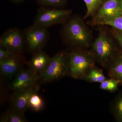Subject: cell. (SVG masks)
<instances>
[{
	"mask_svg": "<svg viewBox=\"0 0 122 122\" xmlns=\"http://www.w3.org/2000/svg\"><path fill=\"white\" fill-rule=\"evenodd\" d=\"M63 34L66 42L73 46L86 48L91 41L90 30L80 17L74 16L67 21L63 28Z\"/></svg>",
	"mask_w": 122,
	"mask_h": 122,
	"instance_id": "1",
	"label": "cell"
},
{
	"mask_svg": "<svg viewBox=\"0 0 122 122\" xmlns=\"http://www.w3.org/2000/svg\"><path fill=\"white\" fill-rule=\"evenodd\" d=\"M93 54L79 49L69 53L68 75L75 79H83L87 72L95 67Z\"/></svg>",
	"mask_w": 122,
	"mask_h": 122,
	"instance_id": "2",
	"label": "cell"
},
{
	"mask_svg": "<svg viewBox=\"0 0 122 122\" xmlns=\"http://www.w3.org/2000/svg\"><path fill=\"white\" fill-rule=\"evenodd\" d=\"M69 54L61 51L51 58L46 68L38 75L39 83H49L68 75Z\"/></svg>",
	"mask_w": 122,
	"mask_h": 122,
	"instance_id": "3",
	"label": "cell"
},
{
	"mask_svg": "<svg viewBox=\"0 0 122 122\" xmlns=\"http://www.w3.org/2000/svg\"><path fill=\"white\" fill-rule=\"evenodd\" d=\"M93 55L103 67L109 66L115 59V48L111 38L105 31L101 30L92 46Z\"/></svg>",
	"mask_w": 122,
	"mask_h": 122,
	"instance_id": "4",
	"label": "cell"
},
{
	"mask_svg": "<svg viewBox=\"0 0 122 122\" xmlns=\"http://www.w3.org/2000/svg\"><path fill=\"white\" fill-rule=\"evenodd\" d=\"M72 13L70 10L49 9L42 7L38 11L34 24L47 29L66 22L70 18Z\"/></svg>",
	"mask_w": 122,
	"mask_h": 122,
	"instance_id": "5",
	"label": "cell"
},
{
	"mask_svg": "<svg viewBox=\"0 0 122 122\" xmlns=\"http://www.w3.org/2000/svg\"><path fill=\"white\" fill-rule=\"evenodd\" d=\"M25 45L33 53L42 50L49 37L46 29L34 24L26 28L23 32Z\"/></svg>",
	"mask_w": 122,
	"mask_h": 122,
	"instance_id": "6",
	"label": "cell"
},
{
	"mask_svg": "<svg viewBox=\"0 0 122 122\" xmlns=\"http://www.w3.org/2000/svg\"><path fill=\"white\" fill-rule=\"evenodd\" d=\"M121 15L120 0H105L93 16V23L95 25H102Z\"/></svg>",
	"mask_w": 122,
	"mask_h": 122,
	"instance_id": "7",
	"label": "cell"
},
{
	"mask_svg": "<svg viewBox=\"0 0 122 122\" xmlns=\"http://www.w3.org/2000/svg\"><path fill=\"white\" fill-rule=\"evenodd\" d=\"M25 46L23 33L17 28L10 29L0 38V46L15 53H22Z\"/></svg>",
	"mask_w": 122,
	"mask_h": 122,
	"instance_id": "8",
	"label": "cell"
},
{
	"mask_svg": "<svg viewBox=\"0 0 122 122\" xmlns=\"http://www.w3.org/2000/svg\"><path fill=\"white\" fill-rule=\"evenodd\" d=\"M40 84L38 83L32 87L14 91L11 97V107L25 114L29 109L30 96L38 92Z\"/></svg>",
	"mask_w": 122,
	"mask_h": 122,
	"instance_id": "9",
	"label": "cell"
},
{
	"mask_svg": "<svg viewBox=\"0 0 122 122\" xmlns=\"http://www.w3.org/2000/svg\"><path fill=\"white\" fill-rule=\"evenodd\" d=\"M26 60L22 53H17L0 61V72L2 76L12 79L24 68Z\"/></svg>",
	"mask_w": 122,
	"mask_h": 122,
	"instance_id": "10",
	"label": "cell"
},
{
	"mask_svg": "<svg viewBox=\"0 0 122 122\" xmlns=\"http://www.w3.org/2000/svg\"><path fill=\"white\" fill-rule=\"evenodd\" d=\"M13 79L10 88L14 91L26 89L40 83L38 75L29 68H22Z\"/></svg>",
	"mask_w": 122,
	"mask_h": 122,
	"instance_id": "11",
	"label": "cell"
},
{
	"mask_svg": "<svg viewBox=\"0 0 122 122\" xmlns=\"http://www.w3.org/2000/svg\"><path fill=\"white\" fill-rule=\"evenodd\" d=\"M51 58L42 50L35 52L27 62L28 67L38 76L46 68Z\"/></svg>",
	"mask_w": 122,
	"mask_h": 122,
	"instance_id": "12",
	"label": "cell"
},
{
	"mask_svg": "<svg viewBox=\"0 0 122 122\" xmlns=\"http://www.w3.org/2000/svg\"><path fill=\"white\" fill-rule=\"evenodd\" d=\"M24 114L11 107L1 116L0 121L4 122H27Z\"/></svg>",
	"mask_w": 122,
	"mask_h": 122,
	"instance_id": "13",
	"label": "cell"
},
{
	"mask_svg": "<svg viewBox=\"0 0 122 122\" xmlns=\"http://www.w3.org/2000/svg\"><path fill=\"white\" fill-rule=\"evenodd\" d=\"M109 66V76L122 84V57L116 58Z\"/></svg>",
	"mask_w": 122,
	"mask_h": 122,
	"instance_id": "14",
	"label": "cell"
},
{
	"mask_svg": "<svg viewBox=\"0 0 122 122\" xmlns=\"http://www.w3.org/2000/svg\"><path fill=\"white\" fill-rule=\"evenodd\" d=\"M106 79L102 70L94 67L89 71L83 79L90 82L101 83Z\"/></svg>",
	"mask_w": 122,
	"mask_h": 122,
	"instance_id": "15",
	"label": "cell"
},
{
	"mask_svg": "<svg viewBox=\"0 0 122 122\" xmlns=\"http://www.w3.org/2000/svg\"><path fill=\"white\" fill-rule=\"evenodd\" d=\"M105 0H83L86 7V12L84 18L93 16L102 5Z\"/></svg>",
	"mask_w": 122,
	"mask_h": 122,
	"instance_id": "16",
	"label": "cell"
},
{
	"mask_svg": "<svg viewBox=\"0 0 122 122\" xmlns=\"http://www.w3.org/2000/svg\"><path fill=\"white\" fill-rule=\"evenodd\" d=\"M44 102L42 98L37 94V92L33 94L30 98L29 108L33 111L39 112L44 108Z\"/></svg>",
	"mask_w": 122,
	"mask_h": 122,
	"instance_id": "17",
	"label": "cell"
},
{
	"mask_svg": "<svg viewBox=\"0 0 122 122\" xmlns=\"http://www.w3.org/2000/svg\"><path fill=\"white\" fill-rule=\"evenodd\" d=\"M119 84H120V82L118 80L112 78L107 79L100 83V88L101 89L113 92L118 89Z\"/></svg>",
	"mask_w": 122,
	"mask_h": 122,
	"instance_id": "18",
	"label": "cell"
},
{
	"mask_svg": "<svg viewBox=\"0 0 122 122\" xmlns=\"http://www.w3.org/2000/svg\"><path fill=\"white\" fill-rule=\"evenodd\" d=\"M113 112L116 121L122 122V94L117 98L115 102Z\"/></svg>",
	"mask_w": 122,
	"mask_h": 122,
	"instance_id": "19",
	"label": "cell"
},
{
	"mask_svg": "<svg viewBox=\"0 0 122 122\" xmlns=\"http://www.w3.org/2000/svg\"><path fill=\"white\" fill-rule=\"evenodd\" d=\"M37 2L42 7L59 8L66 4V0H36Z\"/></svg>",
	"mask_w": 122,
	"mask_h": 122,
	"instance_id": "20",
	"label": "cell"
},
{
	"mask_svg": "<svg viewBox=\"0 0 122 122\" xmlns=\"http://www.w3.org/2000/svg\"><path fill=\"white\" fill-rule=\"evenodd\" d=\"M102 25H108L112 26L116 30L122 31V15L103 23Z\"/></svg>",
	"mask_w": 122,
	"mask_h": 122,
	"instance_id": "21",
	"label": "cell"
},
{
	"mask_svg": "<svg viewBox=\"0 0 122 122\" xmlns=\"http://www.w3.org/2000/svg\"><path fill=\"white\" fill-rule=\"evenodd\" d=\"M15 53L0 46V61L8 58L13 55Z\"/></svg>",
	"mask_w": 122,
	"mask_h": 122,
	"instance_id": "22",
	"label": "cell"
},
{
	"mask_svg": "<svg viewBox=\"0 0 122 122\" xmlns=\"http://www.w3.org/2000/svg\"><path fill=\"white\" fill-rule=\"evenodd\" d=\"M114 36L122 48V31H116L114 33Z\"/></svg>",
	"mask_w": 122,
	"mask_h": 122,
	"instance_id": "23",
	"label": "cell"
},
{
	"mask_svg": "<svg viewBox=\"0 0 122 122\" xmlns=\"http://www.w3.org/2000/svg\"><path fill=\"white\" fill-rule=\"evenodd\" d=\"M10 0L15 4H18L22 2L24 0Z\"/></svg>",
	"mask_w": 122,
	"mask_h": 122,
	"instance_id": "24",
	"label": "cell"
},
{
	"mask_svg": "<svg viewBox=\"0 0 122 122\" xmlns=\"http://www.w3.org/2000/svg\"><path fill=\"white\" fill-rule=\"evenodd\" d=\"M120 6L122 15V0H120Z\"/></svg>",
	"mask_w": 122,
	"mask_h": 122,
	"instance_id": "25",
	"label": "cell"
}]
</instances>
